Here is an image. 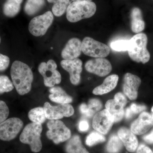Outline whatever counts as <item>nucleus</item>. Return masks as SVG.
<instances>
[{
  "label": "nucleus",
  "instance_id": "1",
  "mask_svg": "<svg viewBox=\"0 0 153 153\" xmlns=\"http://www.w3.org/2000/svg\"><path fill=\"white\" fill-rule=\"evenodd\" d=\"M10 74L17 92L24 95L30 92L33 80V71L26 63L16 60L11 66Z\"/></svg>",
  "mask_w": 153,
  "mask_h": 153
},
{
  "label": "nucleus",
  "instance_id": "2",
  "mask_svg": "<svg viewBox=\"0 0 153 153\" xmlns=\"http://www.w3.org/2000/svg\"><path fill=\"white\" fill-rule=\"evenodd\" d=\"M96 10V5L91 1H73L66 10V18L68 22L76 23L93 16Z\"/></svg>",
  "mask_w": 153,
  "mask_h": 153
},
{
  "label": "nucleus",
  "instance_id": "3",
  "mask_svg": "<svg viewBox=\"0 0 153 153\" xmlns=\"http://www.w3.org/2000/svg\"><path fill=\"white\" fill-rule=\"evenodd\" d=\"M130 46L128 52L131 59L137 63H148L150 59V54L147 49L148 37L144 33H139L132 37Z\"/></svg>",
  "mask_w": 153,
  "mask_h": 153
},
{
  "label": "nucleus",
  "instance_id": "4",
  "mask_svg": "<svg viewBox=\"0 0 153 153\" xmlns=\"http://www.w3.org/2000/svg\"><path fill=\"white\" fill-rule=\"evenodd\" d=\"M42 130L43 127L41 124L35 123L28 124L21 133L20 141L23 143L29 145L33 152H39L42 148L41 140Z\"/></svg>",
  "mask_w": 153,
  "mask_h": 153
},
{
  "label": "nucleus",
  "instance_id": "5",
  "mask_svg": "<svg viewBox=\"0 0 153 153\" xmlns=\"http://www.w3.org/2000/svg\"><path fill=\"white\" fill-rule=\"evenodd\" d=\"M47 136L55 144L64 142L71 138V132L62 121L50 120L47 124Z\"/></svg>",
  "mask_w": 153,
  "mask_h": 153
},
{
  "label": "nucleus",
  "instance_id": "6",
  "mask_svg": "<svg viewBox=\"0 0 153 153\" xmlns=\"http://www.w3.org/2000/svg\"><path fill=\"white\" fill-rule=\"evenodd\" d=\"M81 47L84 54L95 58H104L107 57L110 52V49L107 45L90 37L84 38Z\"/></svg>",
  "mask_w": 153,
  "mask_h": 153
},
{
  "label": "nucleus",
  "instance_id": "7",
  "mask_svg": "<svg viewBox=\"0 0 153 153\" xmlns=\"http://www.w3.org/2000/svg\"><path fill=\"white\" fill-rule=\"evenodd\" d=\"M57 68V64L53 60H49L47 63L42 62L38 66V71L43 76L44 85L47 87H53L61 82V74Z\"/></svg>",
  "mask_w": 153,
  "mask_h": 153
},
{
  "label": "nucleus",
  "instance_id": "8",
  "mask_svg": "<svg viewBox=\"0 0 153 153\" xmlns=\"http://www.w3.org/2000/svg\"><path fill=\"white\" fill-rule=\"evenodd\" d=\"M53 20V14L51 11H48L43 15L35 17L29 23L30 33L36 37L44 36L52 25Z\"/></svg>",
  "mask_w": 153,
  "mask_h": 153
},
{
  "label": "nucleus",
  "instance_id": "9",
  "mask_svg": "<svg viewBox=\"0 0 153 153\" xmlns=\"http://www.w3.org/2000/svg\"><path fill=\"white\" fill-rule=\"evenodd\" d=\"M24 123L20 119L12 117L0 124V140L10 141L14 140L23 128Z\"/></svg>",
  "mask_w": 153,
  "mask_h": 153
},
{
  "label": "nucleus",
  "instance_id": "10",
  "mask_svg": "<svg viewBox=\"0 0 153 153\" xmlns=\"http://www.w3.org/2000/svg\"><path fill=\"white\" fill-rule=\"evenodd\" d=\"M43 108L46 118L50 120H58L63 117H69L74 113L73 106L68 103L53 106L46 102Z\"/></svg>",
  "mask_w": 153,
  "mask_h": 153
},
{
  "label": "nucleus",
  "instance_id": "11",
  "mask_svg": "<svg viewBox=\"0 0 153 153\" xmlns=\"http://www.w3.org/2000/svg\"><path fill=\"white\" fill-rule=\"evenodd\" d=\"M114 119L106 109L96 114L93 118L92 126L97 131L106 134L112 128Z\"/></svg>",
  "mask_w": 153,
  "mask_h": 153
},
{
  "label": "nucleus",
  "instance_id": "12",
  "mask_svg": "<svg viewBox=\"0 0 153 153\" xmlns=\"http://www.w3.org/2000/svg\"><path fill=\"white\" fill-rule=\"evenodd\" d=\"M85 67L88 72L101 77L106 76L112 70L111 63L104 58H95L88 60Z\"/></svg>",
  "mask_w": 153,
  "mask_h": 153
},
{
  "label": "nucleus",
  "instance_id": "13",
  "mask_svg": "<svg viewBox=\"0 0 153 153\" xmlns=\"http://www.w3.org/2000/svg\"><path fill=\"white\" fill-rule=\"evenodd\" d=\"M60 65L69 73L71 83L74 85H78L80 82L82 71V60L78 58L72 60H63L60 62Z\"/></svg>",
  "mask_w": 153,
  "mask_h": 153
},
{
  "label": "nucleus",
  "instance_id": "14",
  "mask_svg": "<svg viewBox=\"0 0 153 153\" xmlns=\"http://www.w3.org/2000/svg\"><path fill=\"white\" fill-rule=\"evenodd\" d=\"M141 83V80L139 76L131 73H126L123 79L124 93L131 100H135L137 97L138 90Z\"/></svg>",
  "mask_w": 153,
  "mask_h": 153
},
{
  "label": "nucleus",
  "instance_id": "15",
  "mask_svg": "<svg viewBox=\"0 0 153 153\" xmlns=\"http://www.w3.org/2000/svg\"><path fill=\"white\" fill-rule=\"evenodd\" d=\"M153 126L152 115L143 111L131 124V130L135 134L140 135L147 132Z\"/></svg>",
  "mask_w": 153,
  "mask_h": 153
},
{
  "label": "nucleus",
  "instance_id": "16",
  "mask_svg": "<svg viewBox=\"0 0 153 153\" xmlns=\"http://www.w3.org/2000/svg\"><path fill=\"white\" fill-rule=\"evenodd\" d=\"M82 42L78 38H73L68 40L61 52L63 60H72L78 58L82 52Z\"/></svg>",
  "mask_w": 153,
  "mask_h": 153
},
{
  "label": "nucleus",
  "instance_id": "17",
  "mask_svg": "<svg viewBox=\"0 0 153 153\" xmlns=\"http://www.w3.org/2000/svg\"><path fill=\"white\" fill-rule=\"evenodd\" d=\"M117 134L127 151L130 152H133L136 150L138 142L137 137L131 130L126 128L122 127L119 130Z\"/></svg>",
  "mask_w": 153,
  "mask_h": 153
},
{
  "label": "nucleus",
  "instance_id": "18",
  "mask_svg": "<svg viewBox=\"0 0 153 153\" xmlns=\"http://www.w3.org/2000/svg\"><path fill=\"white\" fill-rule=\"evenodd\" d=\"M119 76L117 74H112L107 77L101 85L96 87L93 91L95 95H102L110 92L117 85Z\"/></svg>",
  "mask_w": 153,
  "mask_h": 153
},
{
  "label": "nucleus",
  "instance_id": "19",
  "mask_svg": "<svg viewBox=\"0 0 153 153\" xmlns=\"http://www.w3.org/2000/svg\"><path fill=\"white\" fill-rule=\"evenodd\" d=\"M49 98L51 101L60 104H67L72 102V97L68 95L62 88L53 86L49 89Z\"/></svg>",
  "mask_w": 153,
  "mask_h": 153
},
{
  "label": "nucleus",
  "instance_id": "20",
  "mask_svg": "<svg viewBox=\"0 0 153 153\" xmlns=\"http://www.w3.org/2000/svg\"><path fill=\"white\" fill-rule=\"evenodd\" d=\"M131 29L133 33L138 34L142 32L145 28V22L143 19V13L138 7H135L131 12Z\"/></svg>",
  "mask_w": 153,
  "mask_h": 153
},
{
  "label": "nucleus",
  "instance_id": "21",
  "mask_svg": "<svg viewBox=\"0 0 153 153\" xmlns=\"http://www.w3.org/2000/svg\"><path fill=\"white\" fill-rule=\"evenodd\" d=\"M102 104L100 100L97 99H91L88 101V104L82 103L79 106L80 112L87 117H92L96 113L101 109Z\"/></svg>",
  "mask_w": 153,
  "mask_h": 153
},
{
  "label": "nucleus",
  "instance_id": "22",
  "mask_svg": "<svg viewBox=\"0 0 153 153\" xmlns=\"http://www.w3.org/2000/svg\"><path fill=\"white\" fill-rule=\"evenodd\" d=\"M106 109L113 117L115 123L120 121L125 115L124 107L118 103L114 100H109L105 103Z\"/></svg>",
  "mask_w": 153,
  "mask_h": 153
},
{
  "label": "nucleus",
  "instance_id": "23",
  "mask_svg": "<svg viewBox=\"0 0 153 153\" xmlns=\"http://www.w3.org/2000/svg\"><path fill=\"white\" fill-rule=\"evenodd\" d=\"M66 153H89L82 144L80 137L75 135L70 138L65 146Z\"/></svg>",
  "mask_w": 153,
  "mask_h": 153
},
{
  "label": "nucleus",
  "instance_id": "24",
  "mask_svg": "<svg viewBox=\"0 0 153 153\" xmlns=\"http://www.w3.org/2000/svg\"><path fill=\"white\" fill-rule=\"evenodd\" d=\"M23 0H6L3 11L6 16L13 18L18 15L21 10Z\"/></svg>",
  "mask_w": 153,
  "mask_h": 153
},
{
  "label": "nucleus",
  "instance_id": "25",
  "mask_svg": "<svg viewBox=\"0 0 153 153\" xmlns=\"http://www.w3.org/2000/svg\"><path fill=\"white\" fill-rule=\"evenodd\" d=\"M45 4V0H27L24 10L28 16H33L41 10Z\"/></svg>",
  "mask_w": 153,
  "mask_h": 153
},
{
  "label": "nucleus",
  "instance_id": "26",
  "mask_svg": "<svg viewBox=\"0 0 153 153\" xmlns=\"http://www.w3.org/2000/svg\"><path fill=\"white\" fill-rule=\"evenodd\" d=\"M28 117L33 123L41 124L44 123L47 119L44 108L41 107L35 108L30 110L28 113Z\"/></svg>",
  "mask_w": 153,
  "mask_h": 153
},
{
  "label": "nucleus",
  "instance_id": "27",
  "mask_svg": "<svg viewBox=\"0 0 153 153\" xmlns=\"http://www.w3.org/2000/svg\"><path fill=\"white\" fill-rule=\"evenodd\" d=\"M123 143L118 136L113 135L110 138L107 144L106 150L109 153H117L120 152L123 147Z\"/></svg>",
  "mask_w": 153,
  "mask_h": 153
},
{
  "label": "nucleus",
  "instance_id": "28",
  "mask_svg": "<svg viewBox=\"0 0 153 153\" xmlns=\"http://www.w3.org/2000/svg\"><path fill=\"white\" fill-rule=\"evenodd\" d=\"M52 7V13L57 17L62 16L66 11L70 4V0H54Z\"/></svg>",
  "mask_w": 153,
  "mask_h": 153
},
{
  "label": "nucleus",
  "instance_id": "29",
  "mask_svg": "<svg viewBox=\"0 0 153 153\" xmlns=\"http://www.w3.org/2000/svg\"><path fill=\"white\" fill-rule=\"evenodd\" d=\"M105 141V137L102 134L97 131H93L86 137L85 143L88 146L91 147L100 143L104 142Z\"/></svg>",
  "mask_w": 153,
  "mask_h": 153
},
{
  "label": "nucleus",
  "instance_id": "30",
  "mask_svg": "<svg viewBox=\"0 0 153 153\" xmlns=\"http://www.w3.org/2000/svg\"><path fill=\"white\" fill-rule=\"evenodd\" d=\"M13 88V84L7 76L0 75V94L10 92Z\"/></svg>",
  "mask_w": 153,
  "mask_h": 153
},
{
  "label": "nucleus",
  "instance_id": "31",
  "mask_svg": "<svg viewBox=\"0 0 153 153\" xmlns=\"http://www.w3.org/2000/svg\"><path fill=\"white\" fill-rule=\"evenodd\" d=\"M110 46L113 50L117 52L128 51L130 46V40H120L113 41Z\"/></svg>",
  "mask_w": 153,
  "mask_h": 153
},
{
  "label": "nucleus",
  "instance_id": "32",
  "mask_svg": "<svg viewBox=\"0 0 153 153\" xmlns=\"http://www.w3.org/2000/svg\"><path fill=\"white\" fill-rule=\"evenodd\" d=\"M9 113L8 107L4 102L0 100V124L7 120Z\"/></svg>",
  "mask_w": 153,
  "mask_h": 153
},
{
  "label": "nucleus",
  "instance_id": "33",
  "mask_svg": "<svg viewBox=\"0 0 153 153\" xmlns=\"http://www.w3.org/2000/svg\"><path fill=\"white\" fill-rule=\"evenodd\" d=\"M10 63V59L8 56L0 53V71H3L8 68Z\"/></svg>",
  "mask_w": 153,
  "mask_h": 153
},
{
  "label": "nucleus",
  "instance_id": "34",
  "mask_svg": "<svg viewBox=\"0 0 153 153\" xmlns=\"http://www.w3.org/2000/svg\"><path fill=\"white\" fill-rule=\"evenodd\" d=\"M132 113L134 115L137 114L140 112H142L146 109V107L143 105H138L136 103H132L129 107Z\"/></svg>",
  "mask_w": 153,
  "mask_h": 153
},
{
  "label": "nucleus",
  "instance_id": "35",
  "mask_svg": "<svg viewBox=\"0 0 153 153\" xmlns=\"http://www.w3.org/2000/svg\"><path fill=\"white\" fill-rule=\"evenodd\" d=\"M114 100L117 102L123 107L125 106L127 102V100L125 96L121 92L117 93L114 96Z\"/></svg>",
  "mask_w": 153,
  "mask_h": 153
},
{
  "label": "nucleus",
  "instance_id": "36",
  "mask_svg": "<svg viewBox=\"0 0 153 153\" xmlns=\"http://www.w3.org/2000/svg\"><path fill=\"white\" fill-rule=\"evenodd\" d=\"M89 124L87 120H82L79 122L78 128L80 131H86L89 128Z\"/></svg>",
  "mask_w": 153,
  "mask_h": 153
},
{
  "label": "nucleus",
  "instance_id": "37",
  "mask_svg": "<svg viewBox=\"0 0 153 153\" xmlns=\"http://www.w3.org/2000/svg\"><path fill=\"white\" fill-rule=\"evenodd\" d=\"M136 153H153L149 147L144 144H140L137 149Z\"/></svg>",
  "mask_w": 153,
  "mask_h": 153
},
{
  "label": "nucleus",
  "instance_id": "38",
  "mask_svg": "<svg viewBox=\"0 0 153 153\" xmlns=\"http://www.w3.org/2000/svg\"><path fill=\"white\" fill-rule=\"evenodd\" d=\"M143 140L149 144H153V128L149 134L145 135L143 137Z\"/></svg>",
  "mask_w": 153,
  "mask_h": 153
},
{
  "label": "nucleus",
  "instance_id": "39",
  "mask_svg": "<svg viewBox=\"0 0 153 153\" xmlns=\"http://www.w3.org/2000/svg\"><path fill=\"white\" fill-rule=\"evenodd\" d=\"M125 117L126 119H130L132 117L134 116V115L132 113L129 107L127 108L126 109L125 112Z\"/></svg>",
  "mask_w": 153,
  "mask_h": 153
},
{
  "label": "nucleus",
  "instance_id": "40",
  "mask_svg": "<svg viewBox=\"0 0 153 153\" xmlns=\"http://www.w3.org/2000/svg\"><path fill=\"white\" fill-rule=\"evenodd\" d=\"M73 1H91V0H71Z\"/></svg>",
  "mask_w": 153,
  "mask_h": 153
},
{
  "label": "nucleus",
  "instance_id": "41",
  "mask_svg": "<svg viewBox=\"0 0 153 153\" xmlns=\"http://www.w3.org/2000/svg\"><path fill=\"white\" fill-rule=\"evenodd\" d=\"M152 117L153 120V105L152 107Z\"/></svg>",
  "mask_w": 153,
  "mask_h": 153
},
{
  "label": "nucleus",
  "instance_id": "42",
  "mask_svg": "<svg viewBox=\"0 0 153 153\" xmlns=\"http://www.w3.org/2000/svg\"><path fill=\"white\" fill-rule=\"evenodd\" d=\"M54 1V0H47V1H48V2L51 3H53V1Z\"/></svg>",
  "mask_w": 153,
  "mask_h": 153
},
{
  "label": "nucleus",
  "instance_id": "43",
  "mask_svg": "<svg viewBox=\"0 0 153 153\" xmlns=\"http://www.w3.org/2000/svg\"><path fill=\"white\" fill-rule=\"evenodd\" d=\"M1 37H0V44H1Z\"/></svg>",
  "mask_w": 153,
  "mask_h": 153
}]
</instances>
